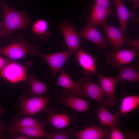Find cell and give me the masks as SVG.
Returning <instances> with one entry per match:
<instances>
[{
  "instance_id": "1",
  "label": "cell",
  "mask_w": 139,
  "mask_h": 139,
  "mask_svg": "<svg viewBox=\"0 0 139 139\" xmlns=\"http://www.w3.org/2000/svg\"><path fill=\"white\" fill-rule=\"evenodd\" d=\"M3 20L0 24V39L10 36L15 31L25 30L29 27L30 20L24 9L19 11L8 6L4 2L1 4Z\"/></svg>"
},
{
  "instance_id": "2",
  "label": "cell",
  "mask_w": 139,
  "mask_h": 139,
  "mask_svg": "<svg viewBox=\"0 0 139 139\" xmlns=\"http://www.w3.org/2000/svg\"><path fill=\"white\" fill-rule=\"evenodd\" d=\"M39 51V49L38 46L30 44L20 34L16 37L11 39L8 45L0 48V54L12 60L23 58L28 53L34 56Z\"/></svg>"
},
{
  "instance_id": "3",
  "label": "cell",
  "mask_w": 139,
  "mask_h": 139,
  "mask_svg": "<svg viewBox=\"0 0 139 139\" xmlns=\"http://www.w3.org/2000/svg\"><path fill=\"white\" fill-rule=\"evenodd\" d=\"M57 97L48 98L41 96L27 97L21 95L18 98L19 114L31 116L45 109L49 101Z\"/></svg>"
},
{
  "instance_id": "4",
  "label": "cell",
  "mask_w": 139,
  "mask_h": 139,
  "mask_svg": "<svg viewBox=\"0 0 139 139\" xmlns=\"http://www.w3.org/2000/svg\"><path fill=\"white\" fill-rule=\"evenodd\" d=\"M32 64L31 62L28 61L23 66L12 59L0 71V73L3 78L12 83L25 81L27 71Z\"/></svg>"
},
{
  "instance_id": "5",
  "label": "cell",
  "mask_w": 139,
  "mask_h": 139,
  "mask_svg": "<svg viewBox=\"0 0 139 139\" xmlns=\"http://www.w3.org/2000/svg\"><path fill=\"white\" fill-rule=\"evenodd\" d=\"M139 52L134 48L131 49H112L105 55L107 62L111 65L117 67L128 64L139 56Z\"/></svg>"
},
{
  "instance_id": "6",
  "label": "cell",
  "mask_w": 139,
  "mask_h": 139,
  "mask_svg": "<svg viewBox=\"0 0 139 139\" xmlns=\"http://www.w3.org/2000/svg\"><path fill=\"white\" fill-rule=\"evenodd\" d=\"M57 28L63 34L68 50H76L81 42V37L75 30L72 20H64L57 25Z\"/></svg>"
},
{
  "instance_id": "7",
  "label": "cell",
  "mask_w": 139,
  "mask_h": 139,
  "mask_svg": "<svg viewBox=\"0 0 139 139\" xmlns=\"http://www.w3.org/2000/svg\"><path fill=\"white\" fill-rule=\"evenodd\" d=\"M74 51H67L49 54H41L39 51L35 54L44 59L47 62L51 71L53 77L60 71L63 66Z\"/></svg>"
},
{
  "instance_id": "8",
  "label": "cell",
  "mask_w": 139,
  "mask_h": 139,
  "mask_svg": "<svg viewBox=\"0 0 139 139\" xmlns=\"http://www.w3.org/2000/svg\"><path fill=\"white\" fill-rule=\"evenodd\" d=\"M101 87L106 97L103 98L102 101L105 105L111 106L116 104L118 102L115 95L116 86L117 84L115 78L107 77L97 72Z\"/></svg>"
},
{
  "instance_id": "9",
  "label": "cell",
  "mask_w": 139,
  "mask_h": 139,
  "mask_svg": "<svg viewBox=\"0 0 139 139\" xmlns=\"http://www.w3.org/2000/svg\"><path fill=\"white\" fill-rule=\"evenodd\" d=\"M80 37L87 39L95 45L97 49L103 51L108 49L109 45L100 32L94 26L88 24L83 28L79 30L78 33Z\"/></svg>"
},
{
  "instance_id": "10",
  "label": "cell",
  "mask_w": 139,
  "mask_h": 139,
  "mask_svg": "<svg viewBox=\"0 0 139 139\" xmlns=\"http://www.w3.org/2000/svg\"><path fill=\"white\" fill-rule=\"evenodd\" d=\"M100 27L103 28L105 33L104 37L112 49H121L125 35L121 29L109 24L107 20Z\"/></svg>"
},
{
  "instance_id": "11",
  "label": "cell",
  "mask_w": 139,
  "mask_h": 139,
  "mask_svg": "<svg viewBox=\"0 0 139 139\" xmlns=\"http://www.w3.org/2000/svg\"><path fill=\"white\" fill-rule=\"evenodd\" d=\"M57 112V110L56 108L46 109L45 112L48 115L46 122L51 124L56 128L62 129L74 121V116L66 113H59Z\"/></svg>"
},
{
  "instance_id": "12",
  "label": "cell",
  "mask_w": 139,
  "mask_h": 139,
  "mask_svg": "<svg viewBox=\"0 0 139 139\" xmlns=\"http://www.w3.org/2000/svg\"><path fill=\"white\" fill-rule=\"evenodd\" d=\"M59 101L64 105L77 111H86L89 109V103L86 100L75 96L66 89L63 90Z\"/></svg>"
},
{
  "instance_id": "13",
  "label": "cell",
  "mask_w": 139,
  "mask_h": 139,
  "mask_svg": "<svg viewBox=\"0 0 139 139\" xmlns=\"http://www.w3.org/2000/svg\"><path fill=\"white\" fill-rule=\"evenodd\" d=\"M91 76L86 75L80 81L82 95L101 102L104 93L100 86L91 80Z\"/></svg>"
},
{
  "instance_id": "14",
  "label": "cell",
  "mask_w": 139,
  "mask_h": 139,
  "mask_svg": "<svg viewBox=\"0 0 139 139\" xmlns=\"http://www.w3.org/2000/svg\"><path fill=\"white\" fill-rule=\"evenodd\" d=\"M116 7L121 29L123 34H126V31L129 19H131L134 22L139 23V20L136 13L129 10L121 0H113Z\"/></svg>"
},
{
  "instance_id": "15",
  "label": "cell",
  "mask_w": 139,
  "mask_h": 139,
  "mask_svg": "<svg viewBox=\"0 0 139 139\" xmlns=\"http://www.w3.org/2000/svg\"><path fill=\"white\" fill-rule=\"evenodd\" d=\"M76 51L78 62L85 75L91 76L96 74L95 63L98 58L90 55L81 48L79 47Z\"/></svg>"
},
{
  "instance_id": "16",
  "label": "cell",
  "mask_w": 139,
  "mask_h": 139,
  "mask_svg": "<svg viewBox=\"0 0 139 139\" xmlns=\"http://www.w3.org/2000/svg\"><path fill=\"white\" fill-rule=\"evenodd\" d=\"M116 67L118 72V74L115 78L117 84L122 81H127L131 83L139 81L138 62L130 66L121 65Z\"/></svg>"
},
{
  "instance_id": "17",
  "label": "cell",
  "mask_w": 139,
  "mask_h": 139,
  "mask_svg": "<svg viewBox=\"0 0 139 139\" xmlns=\"http://www.w3.org/2000/svg\"><path fill=\"white\" fill-rule=\"evenodd\" d=\"M112 12L101 7L96 5L91 6L86 15L88 24L99 27L107 20L108 17L112 15Z\"/></svg>"
},
{
  "instance_id": "18",
  "label": "cell",
  "mask_w": 139,
  "mask_h": 139,
  "mask_svg": "<svg viewBox=\"0 0 139 139\" xmlns=\"http://www.w3.org/2000/svg\"><path fill=\"white\" fill-rule=\"evenodd\" d=\"M101 126H107L111 130L118 128L120 125L119 120L120 114L115 112L112 114L103 106L100 107L97 112Z\"/></svg>"
},
{
  "instance_id": "19",
  "label": "cell",
  "mask_w": 139,
  "mask_h": 139,
  "mask_svg": "<svg viewBox=\"0 0 139 139\" xmlns=\"http://www.w3.org/2000/svg\"><path fill=\"white\" fill-rule=\"evenodd\" d=\"M56 83L59 86L71 91L75 96L79 97L82 95L80 81L74 82L69 76L62 68Z\"/></svg>"
},
{
  "instance_id": "20",
  "label": "cell",
  "mask_w": 139,
  "mask_h": 139,
  "mask_svg": "<svg viewBox=\"0 0 139 139\" xmlns=\"http://www.w3.org/2000/svg\"><path fill=\"white\" fill-rule=\"evenodd\" d=\"M110 132L99 127L91 126L76 133L79 139H104L109 138Z\"/></svg>"
},
{
  "instance_id": "21",
  "label": "cell",
  "mask_w": 139,
  "mask_h": 139,
  "mask_svg": "<svg viewBox=\"0 0 139 139\" xmlns=\"http://www.w3.org/2000/svg\"><path fill=\"white\" fill-rule=\"evenodd\" d=\"M48 26L47 22L44 19L38 20L32 23L31 31L33 39H38L43 41L48 40L51 35Z\"/></svg>"
},
{
  "instance_id": "22",
  "label": "cell",
  "mask_w": 139,
  "mask_h": 139,
  "mask_svg": "<svg viewBox=\"0 0 139 139\" xmlns=\"http://www.w3.org/2000/svg\"><path fill=\"white\" fill-rule=\"evenodd\" d=\"M7 130L11 135L14 136L18 133H20L29 137L36 138L45 136L46 133L44 128L33 127L10 126Z\"/></svg>"
},
{
  "instance_id": "23",
  "label": "cell",
  "mask_w": 139,
  "mask_h": 139,
  "mask_svg": "<svg viewBox=\"0 0 139 139\" xmlns=\"http://www.w3.org/2000/svg\"><path fill=\"white\" fill-rule=\"evenodd\" d=\"M25 81L31 86L30 88L27 92V94L29 97L41 96L48 90L47 85L39 80L32 74L27 77Z\"/></svg>"
},
{
  "instance_id": "24",
  "label": "cell",
  "mask_w": 139,
  "mask_h": 139,
  "mask_svg": "<svg viewBox=\"0 0 139 139\" xmlns=\"http://www.w3.org/2000/svg\"><path fill=\"white\" fill-rule=\"evenodd\" d=\"M55 127H50L49 132L46 133L45 138L47 139H68L76 138V131L68 128L64 130Z\"/></svg>"
},
{
  "instance_id": "25",
  "label": "cell",
  "mask_w": 139,
  "mask_h": 139,
  "mask_svg": "<svg viewBox=\"0 0 139 139\" xmlns=\"http://www.w3.org/2000/svg\"><path fill=\"white\" fill-rule=\"evenodd\" d=\"M46 124L45 122L39 121L36 119L29 116L22 119L14 117L10 124V126L33 127L44 128Z\"/></svg>"
},
{
  "instance_id": "26",
  "label": "cell",
  "mask_w": 139,
  "mask_h": 139,
  "mask_svg": "<svg viewBox=\"0 0 139 139\" xmlns=\"http://www.w3.org/2000/svg\"><path fill=\"white\" fill-rule=\"evenodd\" d=\"M139 104V97L137 95H129L123 99L119 108L121 114H127L136 109Z\"/></svg>"
},
{
  "instance_id": "27",
  "label": "cell",
  "mask_w": 139,
  "mask_h": 139,
  "mask_svg": "<svg viewBox=\"0 0 139 139\" xmlns=\"http://www.w3.org/2000/svg\"><path fill=\"white\" fill-rule=\"evenodd\" d=\"M131 36L125 35L124 44L128 46L132 47L137 50L139 49V40H133L131 39Z\"/></svg>"
},
{
  "instance_id": "28",
  "label": "cell",
  "mask_w": 139,
  "mask_h": 139,
  "mask_svg": "<svg viewBox=\"0 0 139 139\" xmlns=\"http://www.w3.org/2000/svg\"><path fill=\"white\" fill-rule=\"evenodd\" d=\"M111 0H95L94 4L97 6L112 12L110 6Z\"/></svg>"
},
{
  "instance_id": "29",
  "label": "cell",
  "mask_w": 139,
  "mask_h": 139,
  "mask_svg": "<svg viewBox=\"0 0 139 139\" xmlns=\"http://www.w3.org/2000/svg\"><path fill=\"white\" fill-rule=\"evenodd\" d=\"M109 138L110 139H124L125 137L118 128L112 129Z\"/></svg>"
},
{
  "instance_id": "30",
  "label": "cell",
  "mask_w": 139,
  "mask_h": 139,
  "mask_svg": "<svg viewBox=\"0 0 139 139\" xmlns=\"http://www.w3.org/2000/svg\"><path fill=\"white\" fill-rule=\"evenodd\" d=\"M12 59H5L0 56V71L2 70Z\"/></svg>"
},
{
  "instance_id": "31",
  "label": "cell",
  "mask_w": 139,
  "mask_h": 139,
  "mask_svg": "<svg viewBox=\"0 0 139 139\" xmlns=\"http://www.w3.org/2000/svg\"><path fill=\"white\" fill-rule=\"evenodd\" d=\"M3 112V109L0 106V115ZM5 127V124L3 123H1L0 121V139L5 138L7 136L3 134L2 131L4 129Z\"/></svg>"
},
{
  "instance_id": "32",
  "label": "cell",
  "mask_w": 139,
  "mask_h": 139,
  "mask_svg": "<svg viewBox=\"0 0 139 139\" xmlns=\"http://www.w3.org/2000/svg\"><path fill=\"white\" fill-rule=\"evenodd\" d=\"M133 2V7L135 10H137L139 7V0H131Z\"/></svg>"
},
{
  "instance_id": "33",
  "label": "cell",
  "mask_w": 139,
  "mask_h": 139,
  "mask_svg": "<svg viewBox=\"0 0 139 139\" xmlns=\"http://www.w3.org/2000/svg\"><path fill=\"white\" fill-rule=\"evenodd\" d=\"M13 139H30V137L24 135H16L13 138Z\"/></svg>"
},
{
  "instance_id": "34",
  "label": "cell",
  "mask_w": 139,
  "mask_h": 139,
  "mask_svg": "<svg viewBox=\"0 0 139 139\" xmlns=\"http://www.w3.org/2000/svg\"></svg>"
}]
</instances>
